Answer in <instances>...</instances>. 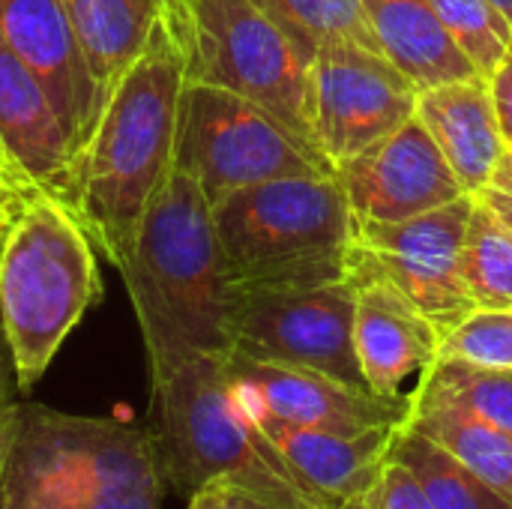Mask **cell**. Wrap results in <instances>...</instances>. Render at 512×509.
Masks as SVG:
<instances>
[{"mask_svg": "<svg viewBox=\"0 0 512 509\" xmlns=\"http://www.w3.org/2000/svg\"><path fill=\"white\" fill-rule=\"evenodd\" d=\"M186 509H282L276 507L273 501L237 486V483H228V480H216L204 489H198Z\"/></svg>", "mask_w": 512, "mask_h": 509, "instance_id": "cell-30", "label": "cell"}, {"mask_svg": "<svg viewBox=\"0 0 512 509\" xmlns=\"http://www.w3.org/2000/svg\"><path fill=\"white\" fill-rule=\"evenodd\" d=\"M78 509H159L165 477L150 429L57 411Z\"/></svg>", "mask_w": 512, "mask_h": 509, "instance_id": "cell-14", "label": "cell"}, {"mask_svg": "<svg viewBox=\"0 0 512 509\" xmlns=\"http://www.w3.org/2000/svg\"><path fill=\"white\" fill-rule=\"evenodd\" d=\"M225 366L231 390L249 414L348 435L402 429L411 417V396L387 399L309 369L255 363L237 354H228Z\"/></svg>", "mask_w": 512, "mask_h": 509, "instance_id": "cell-12", "label": "cell"}, {"mask_svg": "<svg viewBox=\"0 0 512 509\" xmlns=\"http://www.w3.org/2000/svg\"><path fill=\"white\" fill-rule=\"evenodd\" d=\"M489 186L504 189V192H510L512 195V147L504 150V156H501V162H498V168H495V174H492V183H489Z\"/></svg>", "mask_w": 512, "mask_h": 509, "instance_id": "cell-36", "label": "cell"}, {"mask_svg": "<svg viewBox=\"0 0 512 509\" xmlns=\"http://www.w3.org/2000/svg\"><path fill=\"white\" fill-rule=\"evenodd\" d=\"M33 189H42V186L30 183L9 162L0 159V246H3V240L9 234V228L15 225V219L21 216L24 201L30 198Z\"/></svg>", "mask_w": 512, "mask_h": 509, "instance_id": "cell-31", "label": "cell"}, {"mask_svg": "<svg viewBox=\"0 0 512 509\" xmlns=\"http://www.w3.org/2000/svg\"><path fill=\"white\" fill-rule=\"evenodd\" d=\"M183 87L186 57L162 18L147 51L111 93L75 168L72 207L117 270L129 261L141 219L174 168Z\"/></svg>", "mask_w": 512, "mask_h": 509, "instance_id": "cell-2", "label": "cell"}, {"mask_svg": "<svg viewBox=\"0 0 512 509\" xmlns=\"http://www.w3.org/2000/svg\"><path fill=\"white\" fill-rule=\"evenodd\" d=\"M354 219L402 222L468 195L417 114L363 153L336 165Z\"/></svg>", "mask_w": 512, "mask_h": 509, "instance_id": "cell-11", "label": "cell"}, {"mask_svg": "<svg viewBox=\"0 0 512 509\" xmlns=\"http://www.w3.org/2000/svg\"><path fill=\"white\" fill-rule=\"evenodd\" d=\"M93 237L78 210L33 189L0 246V327L6 333L21 390L51 366L60 345L99 300L102 279Z\"/></svg>", "mask_w": 512, "mask_h": 509, "instance_id": "cell-5", "label": "cell"}, {"mask_svg": "<svg viewBox=\"0 0 512 509\" xmlns=\"http://www.w3.org/2000/svg\"><path fill=\"white\" fill-rule=\"evenodd\" d=\"M300 54L312 63L327 48H357L366 54L387 57L369 24L363 0H252Z\"/></svg>", "mask_w": 512, "mask_h": 509, "instance_id": "cell-23", "label": "cell"}, {"mask_svg": "<svg viewBox=\"0 0 512 509\" xmlns=\"http://www.w3.org/2000/svg\"><path fill=\"white\" fill-rule=\"evenodd\" d=\"M249 417L270 438V444L279 450L288 468L312 492H318L339 509L351 507L363 501V495H369L384 465L390 462L393 438L399 432V429H372V432L348 435V432L294 426L267 414H249Z\"/></svg>", "mask_w": 512, "mask_h": 509, "instance_id": "cell-16", "label": "cell"}, {"mask_svg": "<svg viewBox=\"0 0 512 509\" xmlns=\"http://www.w3.org/2000/svg\"><path fill=\"white\" fill-rule=\"evenodd\" d=\"M345 509H435L432 501L426 498L423 486L417 483V477L399 465L393 456L384 465L381 477L375 480V486L369 489V495H363V501L351 504Z\"/></svg>", "mask_w": 512, "mask_h": 509, "instance_id": "cell-29", "label": "cell"}, {"mask_svg": "<svg viewBox=\"0 0 512 509\" xmlns=\"http://www.w3.org/2000/svg\"><path fill=\"white\" fill-rule=\"evenodd\" d=\"M387 60L420 90L480 78L441 24L432 0H363Z\"/></svg>", "mask_w": 512, "mask_h": 509, "instance_id": "cell-20", "label": "cell"}, {"mask_svg": "<svg viewBox=\"0 0 512 509\" xmlns=\"http://www.w3.org/2000/svg\"><path fill=\"white\" fill-rule=\"evenodd\" d=\"M432 6L477 75L489 81L512 48L510 18L492 0H432Z\"/></svg>", "mask_w": 512, "mask_h": 509, "instance_id": "cell-27", "label": "cell"}, {"mask_svg": "<svg viewBox=\"0 0 512 509\" xmlns=\"http://www.w3.org/2000/svg\"><path fill=\"white\" fill-rule=\"evenodd\" d=\"M0 509H78L54 408L27 402L15 408L0 459Z\"/></svg>", "mask_w": 512, "mask_h": 509, "instance_id": "cell-19", "label": "cell"}, {"mask_svg": "<svg viewBox=\"0 0 512 509\" xmlns=\"http://www.w3.org/2000/svg\"><path fill=\"white\" fill-rule=\"evenodd\" d=\"M357 285L354 345L363 378L372 393L408 399L405 384L423 375L441 357V330L393 285L363 279Z\"/></svg>", "mask_w": 512, "mask_h": 509, "instance_id": "cell-15", "label": "cell"}, {"mask_svg": "<svg viewBox=\"0 0 512 509\" xmlns=\"http://www.w3.org/2000/svg\"><path fill=\"white\" fill-rule=\"evenodd\" d=\"M141 327L153 384L195 357H228L237 291L198 180L171 168L120 267Z\"/></svg>", "mask_w": 512, "mask_h": 509, "instance_id": "cell-1", "label": "cell"}, {"mask_svg": "<svg viewBox=\"0 0 512 509\" xmlns=\"http://www.w3.org/2000/svg\"><path fill=\"white\" fill-rule=\"evenodd\" d=\"M492 3H495V6H498V9H501V12H504V15L512 21V0H492Z\"/></svg>", "mask_w": 512, "mask_h": 509, "instance_id": "cell-37", "label": "cell"}, {"mask_svg": "<svg viewBox=\"0 0 512 509\" xmlns=\"http://www.w3.org/2000/svg\"><path fill=\"white\" fill-rule=\"evenodd\" d=\"M312 123L327 162L342 165L417 114L420 87L387 57L327 48L309 63Z\"/></svg>", "mask_w": 512, "mask_h": 509, "instance_id": "cell-10", "label": "cell"}, {"mask_svg": "<svg viewBox=\"0 0 512 509\" xmlns=\"http://www.w3.org/2000/svg\"><path fill=\"white\" fill-rule=\"evenodd\" d=\"M459 273L477 309L512 312V231L480 195L468 216Z\"/></svg>", "mask_w": 512, "mask_h": 509, "instance_id": "cell-25", "label": "cell"}, {"mask_svg": "<svg viewBox=\"0 0 512 509\" xmlns=\"http://www.w3.org/2000/svg\"><path fill=\"white\" fill-rule=\"evenodd\" d=\"M174 168L198 180L210 207L264 180L324 174L261 105L201 81L180 93Z\"/></svg>", "mask_w": 512, "mask_h": 509, "instance_id": "cell-7", "label": "cell"}, {"mask_svg": "<svg viewBox=\"0 0 512 509\" xmlns=\"http://www.w3.org/2000/svg\"><path fill=\"white\" fill-rule=\"evenodd\" d=\"M0 153L30 183L72 204L75 153L36 75L0 39Z\"/></svg>", "mask_w": 512, "mask_h": 509, "instance_id": "cell-17", "label": "cell"}, {"mask_svg": "<svg viewBox=\"0 0 512 509\" xmlns=\"http://www.w3.org/2000/svg\"><path fill=\"white\" fill-rule=\"evenodd\" d=\"M6 429H9V426H6ZM6 429L0 432V459H3V441H6Z\"/></svg>", "mask_w": 512, "mask_h": 509, "instance_id": "cell-38", "label": "cell"}, {"mask_svg": "<svg viewBox=\"0 0 512 509\" xmlns=\"http://www.w3.org/2000/svg\"><path fill=\"white\" fill-rule=\"evenodd\" d=\"M18 393H24V390H21V381H18V369H15V360H12L6 333L0 327V432L9 426L15 408L21 405Z\"/></svg>", "mask_w": 512, "mask_h": 509, "instance_id": "cell-32", "label": "cell"}, {"mask_svg": "<svg viewBox=\"0 0 512 509\" xmlns=\"http://www.w3.org/2000/svg\"><path fill=\"white\" fill-rule=\"evenodd\" d=\"M237 297L348 279L354 213L336 177L300 174L246 186L213 204Z\"/></svg>", "mask_w": 512, "mask_h": 509, "instance_id": "cell-4", "label": "cell"}, {"mask_svg": "<svg viewBox=\"0 0 512 509\" xmlns=\"http://www.w3.org/2000/svg\"><path fill=\"white\" fill-rule=\"evenodd\" d=\"M390 456L417 477L435 509H512L510 498L495 492L453 453L414 426H402L396 432Z\"/></svg>", "mask_w": 512, "mask_h": 509, "instance_id": "cell-24", "label": "cell"}, {"mask_svg": "<svg viewBox=\"0 0 512 509\" xmlns=\"http://www.w3.org/2000/svg\"><path fill=\"white\" fill-rule=\"evenodd\" d=\"M186 81L213 84L261 105L330 177L309 96V60L252 0H195L186 39Z\"/></svg>", "mask_w": 512, "mask_h": 509, "instance_id": "cell-6", "label": "cell"}, {"mask_svg": "<svg viewBox=\"0 0 512 509\" xmlns=\"http://www.w3.org/2000/svg\"><path fill=\"white\" fill-rule=\"evenodd\" d=\"M63 6L105 111L111 93L147 51L153 30L165 18V0H63Z\"/></svg>", "mask_w": 512, "mask_h": 509, "instance_id": "cell-21", "label": "cell"}, {"mask_svg": "<svg viewBox=\"0 0 512 509\" xmlns=\"http://www.w3.org/2000/svg\"><path fill=\"white\" fill-rule=\"evenodd\" d=\"M489 90H492V102H495V111H498L501 135H504L507 147H512V48L507 51V57L501 60V66L492 72Z\"/></svg>", "mask_w": 512, "mask_h": 509, "instance_id": "cell-33", "label": "cell"}, {"mask_svg": "<svg viewBox=\"0 0 512 509\" xmlns=\"http://www.w3.org/2000/svg\"><path fill=\"white\" fill-rule=\"evenodd\" d=\"M357 285L351 279L303 291L240 294L234 309L231 354L309 369L369 390L354 345Z\"/></svg>", "mask_w": 512, "mask_h": 509, "instance_id": "cell-9", "label": "cell"}, {"mask_svg": "<svg viewBox=\"0 0 512 509\" xmlns=\"http://www.w3.org/2000/svg\"><path fill=\"white\" fill-rule=\"evenodd\" d=\"M0 159H3V153H0ZM3 162H6V159H3Z\"/></svg>", "mask_w": 512, "mask_h": 509, "instance_id": "cell-39", "label": "cell"}, {"mask_svg": "<svg viewBox=\"0 0 512 509\" xmlns=\"http://www.w3.org/2000/svg\"><path fill=\"white\" fill-rule=\"evenodd\" d=\"M420 387L447 396L450 402L462 405L483 423L512 438V369H489L453 357H438V363L423 375Z\"/></svg>", "mask_w": 512, "mask_h": 509, "instance_id": "cell-26", "label": "cell"}, {"mask_svg": "<svg viewBox=\"0 0 512 509\" xmlns=\"http://www.w3.org/2000/svg\"><path fill=\"white\" fill-rule=\"evenodd\" d=\"M0 39L42 84L78 168L99 126L102 102L63 0H0Z\"/></svg>", "mask_w": 512, "mask_h": 509, "instance_id": "cell-13", "label": "cell"}, {"mask_svg": "<svg viewBox=\"0 0 512 509\" xmlns=\"http://www.w3.org/2000/svg\"><path fill=\"white\" fill-rule=\"evenodd\" d=\"M471 207L474 195H462L453 204L402 222L357 219L348 279H378L393 285L441 330L444 339L477 309L459 273Z\"/></svg>", "mask_w": 512, "mask_h": 509, "instance_id": "cell-8", "label": "cell"}, {"mask_svg": "<svg viewBox=\"0 0 512 509\" xmlns=\"http://www.w3.org/2000/svg\"><path fill=\"white\" fill-rule=\"evenodd\" d=\"M480 198L504 219V225L512 231V195L510 192H504V189H495V186H486L483 192H480Z\"/></svg>", "mask_w": 512, "mask_h": 509, "instance_id": "cell-35", "label": "cell"}, {"mask_svg": "<svg viewBox=\"0 0 512 509\" xmlns=\"http://www.w3.org/2000/svg\"><path fill=\"white\" fill-rule=\"evenodd\" d=\"M192 3L195 0H165V27L171 30V36H174L177 45H183V39H186Z\"/></svg>", "mask_w": 512, "mask_h": 509, "instance_id": "cell-34", "label": "cell"}, {"mask_svg": "<svg viewBox=\"0 0 512 509\" xmlns=\"http://www.w3.org/2000/svg\"><path fill=\"white\" fill-rule=\"evenodd\" d=\"M417 120L426 126L456 180L468 195H480L507 150L486 78L450 81L417 96Z\"/></svg>", "mask_w": 512, "mask_h": 509, "instance_id": "cell-18", "label": "cell"}, {"mask_svg": "<svg viewBox=\"0 0 512 509\" xmlns=\"http://www.w3.org/2000/svg\"><path fill=\"white\" fill-rule=\"evenodd\" d=\"M408 426L441 444L465 468L512 501V438L507 432L483 423L462 405L420 384L411 393Z\"/></svg>", "mask_w": 512, "mask_h": 509, "instance_id": "cell-22", "label": "cell"}, {"mask_svg": "<svg viewBox=\"0 0 512 509\" xmlns=\"http://www.w3.org/2000/svg\"><path fill=\"white\" fill-rule=\"evenodd\" d=\"M441 357L489 369H512V312L474 309L441 339Z\"/></svg>", "mask_w": 512, "mask_h": 509, "instance_id": "cell-28", "label": "cell"}, {"mask_svg": "<svg viewBox=\"0 0 512 509\" xmlns=\"http://www.w3.org/2000/svg\"><path fill=\"white\" fill-rule=\"evenodd\" d=\"M228 357H195L153 384V444L165 486L186 501L216 483H237L282 509H339L312 492L237 402Z\"/></svg>", "mask_w": 512, "mask_h": 509, "instance_id": "cell-3", "label": "cell"}]
</instances>
